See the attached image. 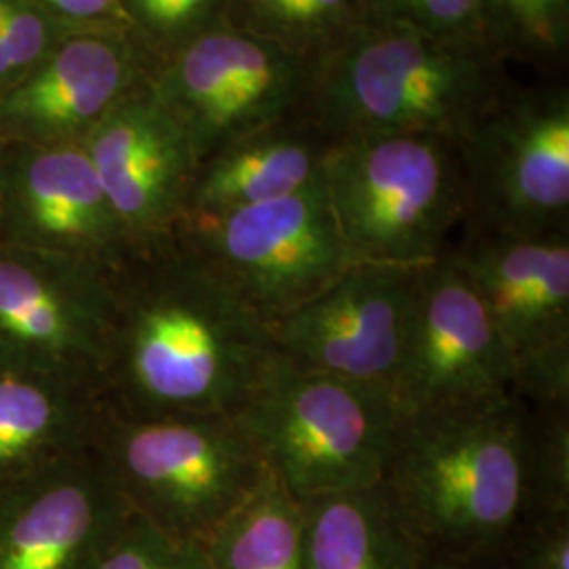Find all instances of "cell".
I'll return each mask as SVG.
<instances>
[{
	"mask_svg": "<svg viewBox=\"0 0 569 569\" xmlns=\"http://www.w3.org/2000/svg\"><path fill=\"white\" fill-rule=\"evenodd\" d=\"M103 407L122 416H237L277 367L270 326L173 234L110 270Z\"/></svg>",
	"mask_w": 569,
	"mask_h": 569,
	"instance_id": "obj_1",
	"label": "cell"
},
{
	"mask_svg": "<svg viewBox=\"0 0 569 569\" xmlns=\"http://www.w3.org/2000/svg\"><path fill=\"white\" fill-rule=\"evenodd\" d=\"M380 486L420 549L496 557L529 515L528 403L401 411Z\"/></svg>",
	"mask_w": 569,
	"mask_h": 569,
	"instance_id": "obj_2",
	"label": "cell"
},
{
	"mask_svg": "<svg viewBox=\"0 0 569 569\" xmlns=\"http://www.w3.org/2000/svg\"><path fill=\"white\" fill-rule=\"evenodd\" d=\"M509 66L491 49L367 18L312 66L302 114L329 142L371 133L458 142L512 89Z\"/></svg>",
	"mask_w": 569,
	"mask_h": 569,
	"instance_id": "obj_3",
	"label": "cell"
},
{
	"mask_svg": "<svg viewBox=\"0 0 569 569\" xmlns=\"http://www.w3.org/2000/svg\"><path fill=\"white\" fill-rule=\"evenodd\" d=\"M323 183L350 264L441 260L467 220L456 142L371 133L329 143Z\"/></svg>",
	"mask_w": 569,
	"mask_h": 569,
	"instance_id": "obj_4",
	"label": "cell"
},
{
	"mask_svg": "<svg viewBox=\"0 0 569 569\" xmlns=\"http://www.w3.org/2000/svg\"><path fill=\"white\" fill-rule=\"evenodd\" d=\"M91 448L133 515L194 542L270 475L234 416L220 413L133 418L103 407Z\"/></svg>",
	"mask_w": 569,
	"mask_h": 569,
	"instance_id": "obj_5",
	"label": "cell"
},
{
	"mask_svg": "<svg viewBox=\"0 0 569 569\" xmlns=\"http://www.w3.org/2000/svg\"><path fill=\"white\" fill-rule=\"evenodd\" d=\"M399 416L387 388L277 363L234 420L268 472L300 502L378 486Z\"/></svg>",
	"mask_w": 569,
	"mask_h": 569,
	"instance_id": "obj_6",
	"label": "cell"
},
{
	"mask_svg": "<svg viewBox=\"0 0 569 569\" xmlns=\"http://www.w3.org/2000/svg\"><path fill=\"white\" fill-rule=\"evenodd\" d=\"M173 237L268 326L350 266L323 178L277 201L186 213Z\"/></svg>",
	"mask_w": 569,
	"mask_h": 569,
	"instance_id": "obj_7",
	"label": "cell"
},
{
	"mask_svg": "<svg viewBox=\"0 0 569 569\" xmlns=\"http://www.w3.org/2000/svg\"><path fill=\"white\" fill-rule=\"evenodd\" d=\"M456 148L467 228L569 234L568 84H512Z\"/></svg>",
	"mask_w": 569,
	"mask_h": 569,
	"instance_id": "obj_8",
	"label": "cell"
},
{
	"mask_svg": "<svg viewBox=\"0 0 569 569\" xmlns=\"http://www.w3.org/2000/svg\"><path fill=\"white\" fill-rule=\"evenodd\" d=\"M446 258L509 346L510 392L529 406L569 401V234L465 226Z\"/></svg>",
	"mask_w": 569,
	"mask_h": 569,
	"instance_id": "obj_9",
	"label": "cell"
},
{
	"mask_svg": "<svg viewBox=\"0 0 569 569\" xmlns=\"http://www.w3.org/2000/svg\"><path fill=\"white\" fill-rule=\"evenodd\" d=\"M310 79V63L226 21L150 74L199 163L228 143L302 114Z\"/></svg>",
	"mask_w": 569,
	"mask_h": 569,
	"instance_id": "obj_10",
	"label": "cell"
},
{
	"mask_svg": "<svg viewBox=\"0 0 569 569\" xmlns=\"http://www.w3.org/2000/svg\"><path fill=\"white\" fill-rule=\"evenodd\" d=\"M112 315L110 270L0 243V361L100 390Z\"/></svg>",
	"mask_w": 569,
	"mask_h": 569,
	"instance_id": "obj_11",
	"label": "cell"
},
{
	"mask_svg": "<svg viewBox=\"0 0 569 569\" xmlns=\"http://www.w3.org/2000/svg\"><path fill=\"white\" fill-rule=\"evenodd\" d=\"M515 359L465 274L443 256L416 268L392 395L401 411L510 395Z\"/></svg>",
	"mask_w": 569,
	"mask_h": 569,
	"instance_id": "obj_12",
	"label": "cell"
},
{
	"mask_svg": "<svg viewBox=\"0 0 569 569\" xmlns=\"http://www.w3.org/2000/svg\"><path fill=\"white\" fill-rule=\"evenodd\" d=\"M413 274L416 268L403 266H348L323 291L270 326L279 363L392 392Z\"/></svg>",
	"mask_w": 569,
	"mask_h": 569,
	"instance_id": "obj_13",
	"label": "cell"
},
{
	"mask_svg": "<svg viewBox=\"0 0 569 569\" xmlns=\"http://www.w3.org/2000/svg\"><path fill=\"white\" fill-rule=\"evenodd\" d=\"M0 243L106 270L136 249L82 143L0 146Z\"/></svg>",
	"mask_w": 569,
	"mask_h": 569,
	"instance_id": "obj_14",
	"label": "cell"
},
{
	"mask_svg": "<svg viewBox=\"0 0 569 569\" xmlns=\"http://www.w3.org/2000/svg\"><path fill=\"white\" fill-rule=\"evenodd\" d=\"M133 512L96 449L0 489V569H98Z\"/></svg>",
	"mask_w": 569,
	"mask_h": 569,
	"instance_id": "obj_15",
	"label": "cell"
},
{
	"mask_svg": "<svg viewBox=\"0 0 569 569\" xmlns=\"http://www.w3.org/2000/svg\"><path fill=\"white\" fill-rule=\"evenodd\" d=\"M82 148L131 243H154L176 232L199 161L150 77L91 129Z\"/></svg>",
	"mask_w": 569,
	"mask_h": 569,
	"instance_id": "obj_16",
	"label": "cell"
},
{
	"mask_svg": "<svg viewBox=\"0 0 569 569\" xmlns=\"http://www.w3.org/2000/svg\"><path fill=\"white\" fill-rule=\"evenodd\" d=\"M150 74L152 63L129 32H70L0 96V142L82 143Z\"/></svg>",
	"mask_w": 569,
	"mask_h": 569,
	"instance_id": "obj_17",
	"label": "cell"
},
{
	"mask_svg": "<svg viewBox=\"0 0 569 569\" xmlns=\"http://www.w3.org/2000/svg\"><path fill=\"white\" fill-rule=\"evenodd\" d=\"M100 390L0 361V489L93 446Z\"/></svg>",
	"mask_w": 569,
	"mask_h": 569,
	"instance_id": "obj_18",
	"label": "cell"
},
{
	"mask_svg": "<svg viewBox=\"0 0 569 569\" xmlns=\"http://www.w3.org/2000/svg\"><path fill=\"white\" fill-rule=\"evenodd\" d=\"M329 143L305 114L228 143L199 163L186 213H216L298 194L323 178Z\"/></svg>",
	"mask_w": 569,
	"mask_h": 569,
	"instance_id": "obj_19",
	"label": "cell"
},
{
	"mask_svg": "<svg viewBox=\"0 0 569 569\" xmlns=\"http://www.w3.org/2000/svg\"><path fill=\"white\" fill-rule=\"evenodd\" d=\"M302 569H418L422 549L382 486L300 500Z\"/></svg>",
	"mask_w": 569,
	"mask_h": 569,
	"instance_id": "obj_20",
	"label": "cell"
},
{
	"mask_svg": "<svg viewBox=\"0 0 569 569\" xmlns=\"http://www.w3.org/2000/svg\"><path fill=\"white\" fill-rule=\"evenodd\" d=\"M203 547L211 569H302L300 502L268 475Z\"/></svg>",
	"mask_w": 569,
	"mask_h": 569,
	"instance_id": "obj_21",
	"label": "cell"
},
{
	"mask_svg": "<svg viewBox=\"0 0 569 569\" xmlns=\"http://www.w3.org/2000/svg\"><path fill=\"white\" fill-rule=\"evenodd\" d=\"M367 20V0H228L224 21L310 66Z\"/></svg>",
	"mask_w": 569,
	"mask_h": 569,
	"instance_id": "obj_22",
	"label": "cell"
},
{
	"mask_svg": "<svg viewBox=\"0 0 569 569\" xmlns=\"http://www.w3.org/2000/svg\"><path fill=\"white\" fill-rule=\"evenodd\" d=\"M496 51L512 63L557 74L569 56V0H486Z\"/></svg>",
	"mask_w": 569,
	"mask_h": 569,
	"instance_id": "obj_23",
	"label": "cell"
},
{
	"mask_svg": "<svg viewBox=\"0 0 569 569\" xmlns=\"http://www.w3.org/2000/svg\"><path fill=\"white\" fill-rule=\"evenodd\" d=\"M228 0H122L129 32L152 70L224 21Z\"/></svg>",
	"mask_w": 569,
	"mask_h": 569,
	"instance_id": "obj_24",
	"label": "cell"
},
{
	"mask_svg": "<svg viewBox=\"0 0 569 569\" xmlns=\"http://www.w3.org/2000/svg\"><path fill=\"white\" fill-rule=\"evenodd\" d=\"M528 407L529 515L569 512V401Z\"/></svg>",
	"mask_w": 569,
	"mask_h": 569,
	"instance_id": "obj_25",
	"label": "cell"
},
{
	"mask_svg": "<svg viewBox=\"0 0 569 569\" xmlns=\"http://www.w3.org/2000/svg\"><path fill=\"white\" fill-rule=\"evenodd\" d=\"M367 18L397 21L435 39L496 51L486 0H367Z\"/></svg>",
	"mask_w": 569,
	"mask_h": 569,
	"instance_id": "obj_26",
	"label": "cell"
},
{
	"mask_svg": "<svg viewBox=\"0 0 569 569\" xmlns=\"http://www.w3.org/2000/svg\"><path fill=\"white\" fill-rule=\"evenodd\" d=\"M98 569H211L203 542L182 540L131 515Z\"/></svg>",
	"mask_w": 569,
	"mask_h": 569,
	"instance_id": "obj_27",
	"label": "cell"
},
{
	"mask_svg": "<svg viewBox=\"0 0 569 569\" xmlns=\"http://www.w3.org/2000/svg\"><path fill=\"white\" fill-rule=\"evenodd\" d=\"M70 32L34 0H0V47L13 72V84L39 66Z\"/></svg>",
	"mask_w": 569,
	"mask_h": 569,
	"instance_id": "obj_28",
	"label": "cell"
},
{
	"mask_svg": "<svg viewBox=\"0 0 569 569\" xmlns=\"http://www.w3.org/2000/svg\"><path fill=\"white\" fill-rule=\"evenodd\" d=\"M502 569H569V512H533L496 555Z\"/></svg>",
	"mask_w": 569,
	"mask_h": 569,
	"instance_id": "obj_29",
	"label": "cell"
},
{
	"mask_svg": "<svg viewBox=\"0 0 569 569\" xmlns=\"http://www.w3.org/2000/svg\"><path fill=\"white\" fill-rule=\"evenodd\" d=\"M53 20L72 30L129 32L122 0H34ZM131 34V32H129Z\"/></svg>",
	"mask_w": 569,
	"mask_h": 569,
	"instance_id": "obj_30",
	"label": "cell"
},
{
	"mask_svg": "<svg viewBox=\"0 0 569 569\" xmlns=\"http://www.w3.org/2000/svg\"><path fill=\"white\" fill-rule=\"evenodd\" d=\"M418 569H502L496 557H467L422 550Z\"/></svg>",
	"mask_w": 569,
	"mask_h": 569,
	"instance_id": "obj_31",
	"label": "cell"
},
{
	"mask_svg": "<svg viewBox=\"0 0 569 569\" xmlns=\"http://www.w3.org/2000/svg\"><path fill=\"white\" fill-rule=\"evenodd\" d=\"M11 84H13V72H11L9 61L4 58L2 47H0V96H2Z\"/></svg>",
	"mask_w": 569,
	"mask_h": 569,
	"instance_id": "obj_32",
	"label": "cell"
},
{
	"mask_svg": "<svg viewBox=\"0 0 569 569\" xmlns=\"http://www.w3.org/2000/svg\"><path fill=\"white\" fill-rule=\"evenodd\" d=\"M0 146H2V143H0Z\"/></svg>",
	"mask_w": 569,
	"mask_h": 569,
	"instance_id": "obj_33",
	"label": "cell"
}]
</instances>
